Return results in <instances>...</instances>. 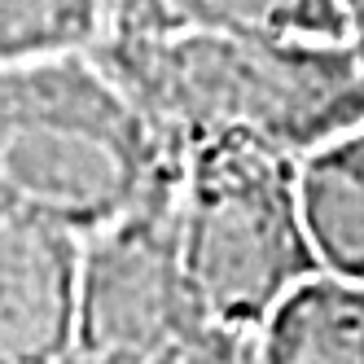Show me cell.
I'll return each mask as SVG.
<instances>
[{"label":"cell","instance_id":"8fae6325","mask_svg":"<svg viewBox=\"0 0 364 364\" xmlns=\"http://www.w3.org/2000/svg\"><path fill=\"white\" fill-rule=\"evenodd\" d=\"M333 5H338V14H343V22H347V44L364 58V0H333Z\"/></svg>","mask_w":364,"mask_h":364},{"label":"cell","instance_id":"7a4b0ae2","mask_svg":"<svg viewBox=\"0 0 364 364\" xmlns=\"http://www.w3.org/2000/svg\"><path fill=\"white\" fill-rule=\"evenodd\" d=\"M180 163L92 53L0 66V202L88 237Z\"/></svg>","mask_w":364,"mask_h":364},{"label":"cell","instance_id":"7c38bea8","mask_svg":"<svg viewBox=\"0 0 364 364\" xmlns=\"http://www.w3.org/2000/svg\"><path fill=\"white\" fill-rule=\"evenodd\" d=\"M58 364H92V360H88V355H80V351H70V355H66V360H58Z\"/></svg>","mask_w":364,"mask_h":364},{"label":"cell","instance_id":"30bf717a","mask_svg":"<svg viewBox=\"0 0 364 364\" xmlns=\"http://www.w3.org/2000/svg\"><path fill=\"white\" fill-rule=\"evenodd\" d=\"M145 364H259L255 329H232V325H202L185 333L180 343L163 347Z\"/></svg>","mask_w":364,"mask_h":364},{"label":"cell","instance_id":"5b68a950","mask_svg":"<svg viewBox=\"0 0 364 364\" xmlns=\"http://www.w3.org/2000/svg\"><path fill=\"white\" fill-rule=\"evenodd\" d=\"M84 237L0 202V364H58L80 338Z\"/></svg>","mask_w":364,"mask_h":364},{"label":"cell","instance_id":"6da1fadb","mask_svg":"<svg viewBox=\"0 0 364 364\" xmlns=\"http://www.w3.org/2000/svg\"><path fill=\"white\" fill-rule=\"evenodd\" d=\"M92 58L180 159L220 136L307 159L364 127V58L351 44L180 31L106 36Z\"/></svg>","mask_w":364,"mask_h":364},{"label":"cell","instance_id":"3957f363","mask_svg":"<svg viewBox=\"0 0 364 364\" xmlns=\"http://www.w3.org/2000/svg\"><path fill=\"white\" fill-rule=\"evenodd\" d=\"M180 232L211 325L259 329L294 285L325 272L303 215L299 159L250 136H220L185 154Z\"/></svg>","mask_w":364,"mask_h":364},{"label":"cell","instance_id":"8992f818","mask_svg":"<svg viewBox=\"0 0 364 364\" xmlns=\"http://www.w3.org/2000/svg\"><path fill=\"white\" fill-rule=\"evenodd\" d=\"M180 31L347 44V22L333 0H119L106 36Z\"/></svg>","mask_w":364,"mask_h":364},{"label":"cell","instance_id":"277c9868","mask_svg":"<svg viewBox=\"0 0 364 364\" xmlns=\"http://www.w3.org/2000/svg\"><path fill=\"white\" fill-rule=\"evenodd\" d=\"M180 167L132 211L84 237L75 351L92 364H145L185 333L211 325L185 268Z\"/></svg>","mask_w":364,"mask_h":364},{"label":"cell","instance_id":"52a82bcc","mask_svg":"<svg viewBox=\"0 0 364 364\" xmlns=\"http://www.w3.org/2000/svg\"><path fill=\"white\" fill-rule=\"evenodd\" d=\"M259 364H364V285L316 272L255 329Z\"/></svg>","mask_w":364,"mask_h":364},{"label":"cell","instance_id":"ba28073f","mask_svg":"<svg viewBox=\"0 0 364 364\" xmlns=\"http://www.w3.org/2000/svg\"><path fill=\"white\" fill-rule=\"evenodd\" d=\"M299 193L321 268L364 285V127L299 159Z\"/></svg>","mask_w":364,"mask_h":364},{"label":"cell","instance_id":"9c48e42d","mask_svg":"<svg viewBox=\"0 0 364 364\" xmlns=\"http://www.w3.org/2000/svg\"><path fill=\"white\" fill-rule=\"evenodd\" d=\"M119 0H0V66L92 53Z\"/></svg>","mask_w":364,"mask_h":364}]
</instances>
